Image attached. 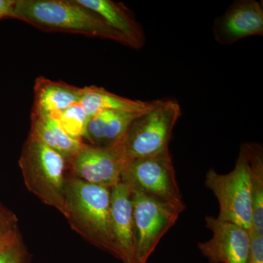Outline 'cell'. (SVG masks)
Returning <instances> with one entry per match:
<instances>
[{"label":"cell","mask_w":263,"mask_h":263,"mask_svg":"<svg viewBox=\"0 0 263 263\" xmlns=\"http://www.w3.org/2000/svg\"><path fill=\"white\" fill-rule=\"evenodd\" d=\"M12 18L43 30L110 40L133 48L125 36L76 0H15Z\"/></svg>","instance_id":"6da1fadb"},{"label":"cell","mask_w":263,"mask_h":263,"mask_svg":"<svg viewBox=\"0 0 263 263\" xmlns=\"http://www.w3.org/2000/svg\"><path fill=\"white\" fill-rule=\"evenodd\" d=\"M64 216L86 241L117 258L110 216V189L72 176L67 178Z\"/></svg>","instance_id":"7a4b0ae2"},{"label":"cell","mask_w":263,"mask_h":263,"mask_svg":"<svg viewBox=\"0 0 263 263\" xmlns=\"http://www.w3.org/2000/svg\"><path fill=\"white\" fill-rule=\"evenodd\" d=\"M18 164L29 192L65 216L68 164L65 157L29 133Z\"/></svg>","instance_id":"3957f363"},{"label":"cell","mask_w":263,"mask_h":263,"mask_svg":"<svg viewBox=\"0 0 263 263\" xmlns=\"http://www.w3.org/2000/svg\"><path fill=\"white\" fill-rule=\"evenodd\" d=\"M180 116L181 107L176 100H155L152 108L132 123L121 139L127 162L168 150Z\"/></svg>","instance_id":"277c9868"},{"label":"cell","mask_w":263,"mask_h":263,"mask_svg":"<svg viewBox=\"0 0 263 263\" xmlns=\"http://www.w3.org/2000/svg\"><path fill=\"white\" fill-rule=\"evenodd\" d=\"M205 186L219 202L218 219L252 229L253 212L250 174L248 162L241 150L231 172L220 174L214 168L209 169L205 175Z\"/></svg>","instance_id":"5b68a950"},{"label":"cell","mask_w":263,"mask_h":263,"mask_svg":"<svg viewBox=\"0 0 263 263\" xmlns=\"http://www.w3.org/2000/svg\"><path fill=\"white\" fill-rule=\"evenodd\" d=\"M122 181L181 213L186 209L169 149L127 161L123 170Z\"/></svg>","instance_id":"8992f818"},{"label":"cell","mask_w":263,"mask_h":263,"mask_svg":"<svg viewBox=\"0 0 263 263\" xmlns=\"http://www.w3.org/2000/svg\"><path fill=\"white\" fill-rule=\"evenodd\" d=\"M130 189L136 263H147L161 239L175 226L181 212L139 190Z\"/></svg>","instance_id":"52a82bcc"},{"label":"cell","mask_w":263,"mask_h":263,"mask_svg":"<svg viewBox=\"0 0 263 263\" xmlns=\"http://www.w3.org/2000/svg\"><path fill=\"white\" fill-rule=\"evenodd\" d=\"M121 139L108 146L83 143L69 160L71 176L109 189L120 183L127 162Z\"/></svg>","instance_id":"ba28073f"},{"label":"cell","mask_w":263,"mask_h":263,"mask_svg":"<svg viewBox=\"0 0 263 263\" xmlns=\"http://www.w3.org/2000/svg\"><path fill=\"white\" fill-rule=\"evenodd\" d=\"M212 233L211 239L197 245L210 263H247L250 250V232L233 223L212 216L205 218Z\"/></svg>","instance_id":"9c48e42d"},{"label":"cell","mask_w":263,"mask_h":263,"mask_svg":"<svg viewBox=\"0 0 263 263\" xmlns=\"http://www.w3.org/2000/svg\"><path fill=\"white\" fill-rule=\"evenodd\" d=\"M214 40L229 46L252 36L263 35L262 5L256 0H236L214 20Z\"/></svg>","instance_id":"30bf717a"},{"label":"cell","mask_w":263,"mask_h":263,"mask_svg":"<svg viewBox=\"0 0 263 263\" xmlns=\"http://www.w3.org/2000/svg\"><path fill=\"white\" fill-rule=\"evenodd\" d=\"M110 216L117 259L123 263H136L131 189L123 181L110 189Z\"/></svg>","instance_id":"8fae6325"},{"label":"cell","mask_w":263,"mask_h":263,"mask_svg":"<svg viewBox=\"0 0 263 263\" xmlns=\"http://www.w3.org/2000/svg\"><path fill=\"white\" fill-rule=\"evenodd\" d=\"M83 88L41 76L35 79L32 113L57 114L79 104Z\"/></svg>","instance_id":"7c38bea8"},{"label":"cell","mask_w":263,"mask_h":263,"mask_svg":"<svg viewBox=\"0 0 263 263\" xmlns=\"http://www.w3.org/2000/svg\"><path fill=\"white\" fill-rule=\"evenodd\" d=\"M79 4L100 16L129 40L134 49L144 46L146 36L141 24L130 10L121 3L110 0H76Z\"/></svg>","instance_id":"4fadbf2b"},{"label":"cell","mask_w":263,"mask_h":263,"mask_svg":"<svg viewBox=\"0 0 263 263\" xmlns=\"http://www.w3.org/2000/svg\"><path fill=\"white\" fill-rule=\"evenodd\" d=\"M29 133L63 156L67 163L84 143L66 133L55 114L31 113Z\"/></svg>","instance_id":"5bb4252c"},{"label":"cell","mask_w":263,"mask_h":263,"mask_svg":"<svg viewBox=\"0 0 263 263\" xmlns=\"http://www.w3.org/2000/svg\"><path fill=\"white\" fill-rule=\"evenodd\" d=\"M153 102L132 100L114 94L104 88L89 86L83 88L82 98L79 105L89 118L102 110L142 113L149 110Z\"/></svg>","instance_id":"9a60e30c"},{"label":"cell","mask_w":263,"mask_h":263,"mask_svg":"<svg viewBox=\"0 0 263 263\" xmlns=\"http://www.w3.org/2000/svg\"><path fill=\"white\" fill-rule=\"evenodd\" d=\"M248 162L250 174L254 233L263 236V148L257 143H245L240 146Z\"/></svg>","instance_id":"2e32d148"},{"label":"cell","mask_w":263,"mask_h":263,"mask_svg":"<svg viewBox=\"0 0 263 263\" xmlns=\"http://www.w3.org/2000/svg\"><path fill=\"white\" fill-rule=\"evenodd\" d=\"M55 115L69 136L82 141L89 118L79 104L72 105Z\"/></svg>","instance_id":"e0dca14e"},{"label":"cell","mask_w":263,"mask_h":263,"mask_svg":"<svg viewBox=\"0 0 263 263\" xmlns=\"http://www.w3.org/2000/svg\"><path fill=\"white\" fill-rule=\"evenodd\" d=\"M145 112L131 113L110 110L105 126V146L113 144L119 141L124 136L132 123Z\"/></svg>","instance_id":"ac0fdd59"},{"label":"cell","mask_w":263,"mask_h":263,"mask_svg":"<svg viewBox=\"0 0 263 263\" xmlns=\"http://www.w3.org/2000/svg\"><path fill=\"white\" fill-rule=\"evenodd\" d=\"M20 234L16 215L0 203V247L13 241Z\"/></svg>","instance_id":"d6986e66"},{"label":"cell","mask_w":263,"mask_h":263,"mask_svg":"<svg viewBox=\"0 0 263 263\" xmlns=\"http://www.w3.org/2000/svg\"><path fill=\"white\" fill-rule=\"evenodd\" d=\"M27 251L22 235L8 245L0 247V263H27Z\"/></svg>","instance_id":"ffe728a7"},{"label":"cell","mask_w":263,"mask_h":263,"mask_svg":"<svg viewBox=\"0 0 263 263\" xmlns=\"http://www.w3.org/2000/svg\"><path fill=\"white\" fill-rule=\"evenodd\" d=\"M249 232L250 250L247 263H263V236L256 235L252 229L249 230Z\"/></svg>","instance_id":"44dd1931"},{"label":"cell","mask_w":263,"mask_h":263,"mask_svg":"<svg viewBox=\"0 0 263 263\" xmlns=\"http://www.w3.org/2000/svg\"><path fill=\"white\" fill-rule=\"evenodd\" d=\"M15 0H0V20L13 16Z\"/></svg>","instance_id":"7402d4cb"}]
</instances>
